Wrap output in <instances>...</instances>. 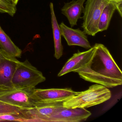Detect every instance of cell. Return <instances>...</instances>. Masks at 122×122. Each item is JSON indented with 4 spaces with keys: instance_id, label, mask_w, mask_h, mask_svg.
I'll return each instance as SVG.
<instances>
[{
    "instance_id": "1",
    "label": "cell",
    "mask_w": 122,
    "mask_h": 122,
    "mask_svg": "<svg viewBox=\"0 0 122 122\" xmlns=\"http://www.w3.org/2000/svg\"><path fill=\"white\" fill-rule=\"evenodd\" d=\"M94 46L95 51L89 62L75 72L86 81L107 88L121 85L122 71L109 50L103 44L96 43Z\"/></svg>"
},
{
    "instance_id": "2",
    "label": "cell",
    "mask_w": 122,
    "mask_h": 122,
    "mask_svg": "<svg viewBox=\"0 0 122 122\" xmlns=\"http://www.w3.org/2000/svg\"><path fill=\"white\" fill-rule=\"evenodd\" d=\"M110 91L99 84L93 85L88 90L79 92L63 102L64 107L68 108H89L101 104L111 98Z\"/></svg>"
},
{
    "instance_id": "3",
    "label": "cell",
    "mask_w": 122,
    "mask_h": 122,
    "mask_svg": "<svg viewBox=\"0 0 122 122\" xmlns=\"http://www.w3.org/2000/svg\"><path fill=\"white\" fill-rule=\"evenodd\" d=\"M46 80L42 72L27 60L18 62L12 80L13 88L30 91Z\"/></svg>"
},
{
    "instance_id": "4",
    "label": "cell",
    "mask_w": 122,
    "mask_h": 122,
    "mask_svg": "<svg viewBox=\"0 0 122 122\" xmlns=\"http://www.w3.org/2000/svg\"><path fill=\"white\" fill-rule=\"evenodd\" d=\"M110 2L108 0H87L83 10L82 27L87 35L94 36L98 32V21L103 8Z\"/></svg>"
},
{
    "instance_id": "5",
    "label": "cell",
    "mask_w": 122,
    "mask_h": 122,
    "mask_svg": "<svg viewBox=\"0 0 122 122\" xmlns=\"http://www.w3.org/2000/svg\"><path fill=\"white\" fill-rule=\"evenodd\" d=\"M0 101L24 110L32 108L36 105L30 91L15 88H0Z\"/></svg>"
},
{
    "instance_id": "6",
    "label": "cell",
    "mask_w": 122,
    "mask_h": 122,
    "mask_svg": "<svg viewBox=\"0 0 122 122\" xmlns=\"http://www.w3.org/2000/svg\"><path fill=\"white\" fill-rule=\"evenodd\" d=\"M31 97L36 103H47L64 101L77 95L71 88L34 89L30 90Z\"/></svg>"
},
{
    "instance_id": "7",
    "label": "cell",
    "mask_w": 122,
    "mask_h": 122,
    "mask_svg": "<svg viewBox=\"0 0 122 122\" xmlns=\"http://www.w3.org/2000/svg\"><path fill=\"white\" fill-rule=\"evenodd\" d=\"M63 102L36 103L32 108L23 110L22 113L30 122H47L53 114L64 107Z\"/></svg>"
},
{
    "instance_id": "8",
    "label": "cell",
    "mask_w": 122,
    "mask_h": 122,
    "mask_svg": "<svg viewBox=\"0 0 122 122\" xmlns=\"http://www.w3.org/2000/svg\"><path fill=\"white\" fill-rule=\"evenodd\" d=\"M19 61L1 49L0 53V88H12V80Z\"/></svg>"
},
{
    "instance_id": "9",
    "label": "cell",
    "mask_w": 122,
    "mask_h": 122,
    "mask_svg": "<svg viewBox=\"0 0 122 122\" xmlns=\"http://www.w3.org/2000/svg\"><path fill=\"white\" fill-rule=\"evenodd\" d=\"M85 108H63L53 114L47 122H79L84 121L91 115Z\"/></svg>"
},
{
    "instance_id": "10",
    "label": "cell",
    "mask_w": 122,
    "mask_h": 122,
    "mask_svg": "<svg viewBox=\"0 0 122 122\" xmlns=\"http://www.w3.org/2000/svg\"><path fill=\"white\" fill-rule=\"evenodd\" d=\"M61 36L63 37L69 46H77L86 49L91 48L87 35L79 28L69 27L62 22L59 25Z\"/></svg>"
},
{
    "instance_id": "11",
    "label": "cell",
    "mask_w": 122,
    "mask_h": 122,
    "mask_svg": "<svg viewBox=\"0 0 122 122\" xmlns=\"http://www.w3.org/2000/svg\"><path fill=\"white\" fill-rule=\"evenodd\" d=\"M95 49L94 46L87 51L75 53L66 62L58 76L61 77L70 72H76L85 66L91 59Z\"/></svg>"
},
{
    "instance_id": "12",
    "label": "cell",
    "mask_w": 122,
    "mask_h": 122,
    "mask_svg": "<svg viewBox=\"0 0 122 122\" xmlns=\"http://www.w3.org/2000/svg\"><path fill=\"white\" fill-rule=\"evenodd\" d=\"M85 2V0H73L64 3L61 8V13L67 18L71 27L77 25L78 20L82 18Z\"/></svg>"
},
{
    "instance_id": "13",
    "label": "cell",
    "mask_w": 122,
    "mask_h": 122,
    "mask_svg": "<svg viewBox=\"0 0 122 122\" xmlns=\"http://www.w3.org/2000/svg\"><path fill=\"white\" fill-rule=\"evenodd\" d=\"M51 14V23L52 28L55 46V57L57 59H59L62 56L63 47L61 42V34L59 25L56 16L54 11L53 4L51 3L50 5Z\"/></svg>"
},
{
    "instance_id": "14",
    "label": "cell",
    "mask_w": 122,
    "mask_h": 122,
    "mask_svg": "<svg viewBox=\"0 0 122 122\" xmlns=\"http://www.w3.org/2000/svg\"><path fill=\"white\" fill-rule=\"evenodd\" d=\"M0 47L6 53L15 57L20 58L22 51L12 42L0 26Z\"/></svg>"
},
{
    "instance_id": "15",
    "label": "cell",
    "mask_w": 122,
    "mask_h": 122,
    "mask_svg": "<svg viewBox=\"0 0 122 122\" xmlns=\"http://www.w3.org/2000/svg\"><path fill=\"white\" fill-rule=\"evenodd\" d=\"M116 10L115 6L112 3L110 2L103 8L98 21V32L107 30L112 17Z\"/></svg>"
},
{
    "instance_id": "16",
    "label": "cell",
    "mask_w": 122,
    "mask_h": 122,
    "mask_svg": "<svg viewBox=\"0 0 122 122\" xmlns=\"http://www.w3.org/2000/svg\"><path fill=\"white\" fill-rule=\"evenodd\" d=\"M16 11V5L10 0H0V13H7L13 17Z\"/></svg>"
},
{
    "instance_id": "17",
    "label": "cell",
    "mask_w": 122,
    "mask_h": 122,
    "mask_svg": "<svg viewBox=\"0 0 122 122\" xmlns=\"http://www.w3.org/2000/svg\"><path fill=\"white\" fill-rule=\"evenodd\" d=\"M24 109L0 101V115L20 114Z\"/></svg>"
},
{
    "instance_id": "18",
    "label": "cell",
    "mask_w": 122,
    "mask_h": 122,
    "mask_svg": "<svg viewBox=\"0 0 122 122\" xmlns=\"http://www.w3.org/2000/svg\"><path fill=\"white\" fill-rule=\"evenodd\" d=\"M10 121L22 122H30L22 113L20 114H8L0 115V121Z\"/></svg>"
},
{
    "instance_id": "19",
    "label": "cell",
    "mask_w": 122,
    "mask_h": 122,
    "mask_svg": "<svg viewBox=\"0 0 122 122\" xmlns=\"http://www.w3.org/2000/svg\"><path fill=\"white\" fill-rule=\"evenodd\" d=\"M112 3L115 6L116 10L117 11L121 17H122V0H108Z\"/></svg>"
},
{
    "instance_id": "20",
    "label": "cell",
    "mask_w": 122,
    "mask_h": 122,
    "mask_svg": "<svg viewBox=\"0 0 122 122\" xmlns=\"http://www.w3.org/2000/svg\"><path fill=\"white\" fill-rule=\"evenodd\" d=\"M10 1H11L12 3L14 5H17V4L18 3V2H19L20 0H10Z\"/></svg>"
},
{
    "instance_id": "21",
    "label": "cell",
    "mask_w": 122,
    "mask_h": 122,
    "mask_svg": "<svg viewBox=\"0 0 122 122\" xmlns=\"http://www.w3.org/2000/svg\"><path fill=\"white\" fill-rule=\"evenodd\" d=\"M0 51H1V49L0 48Z\"/></svg>"
}]
</instances>
